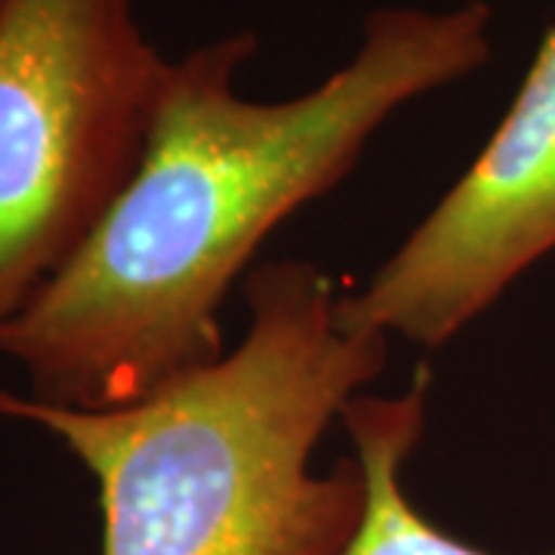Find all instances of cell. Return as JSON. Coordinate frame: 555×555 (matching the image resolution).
Here are the masks:
<instances>
[{
	"label": "cell",
	"mask_w": 555,
	"mask_h": 555,
	"mask_svg": "<svg viewBox=\"0 0 555 555\" xmlns=\"http://www.w3.org/2000/svg\"><path fill=\"white\" fill-rule=\"evenodd\" d=\"M429 389L433 377L420 367L401 396L361 392L343 408L339 423L367 478L364 518L346 555H491L438 528L404 488V463L426 429Z\"/></svg>",
	"instance_id": "5"
},
{
	"label": "cell",
	"mask_w": 555,
	"mask_h": 555,
	"mask_svg": "<svg viewBox=\"0 0 555 555\" xmlns=\"http://www.w3.org/2000/svg\"><path fill=\"white\" fill-rule=\"evenodd\" d=\"M235 349L152 396L80 411L0 386V420L31 423L96 478L102 555H346L367 478L312 454L383 374L389 337L343 324L334 278L281 259L250 272Z\"/></svg>",
	"instance_id": "2"
},
{
	"label": "cell",
	"mask_w": 555,
	"mask_h": 555,
	"mask_svg": "<svg viewBox=\"0 0 555 555\" xmlns=\"http://www.w3.org/2000/svg\"><path fill=\"white\" fill-rule=\"evenodd\" d=\"M485 0L379 7L356 56L294 100H244L235 31L170 62L137 173L56 275L0 327L25 396L105 411L225 356L219 309L262 241L349 177L408 102L491 60Z\"/></svg>",
	"instance_id": "1"
},
{
	"label": "cell",
	"mask_w": 555,
	"mask_h": 555,
	"mask_svg": "<svg viewBox=\"0 0 555 555\" xmlns=\"http://www.w3.org/2000/svg\"><path fill=\"white\" fill-rule=\"evenodd\" d=\"M170 62L133 0H0V327L137 173Z\"/></svg>",
	"instance_id": "3"
},
{
	"label": "cell",
	"mask_w": 555,
	"mask_h": 555,
	"mask_svg": "<svg viewBox=\"0 0 555 555\" xmlns=\"http://www.w3.org/2000/svg\"><path fill=\"white\" fill-rule=\"evenodd\" d=\"M555 254V25L466 173L352 294L343 324L438 349Z\"/></svg>",
	"instance_id": "4"
}]
</instances>
